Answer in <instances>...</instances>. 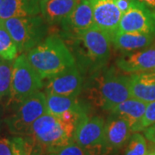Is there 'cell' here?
Masks as SVG:
<instances>
[{
  "label": "cell",
  "instance_id": "1",
  "mask_svg": "<svg viewBox=\"0 0 155 155\" xmlns=\"http://www.w3.org/2000/svg\"><path fill=\"white\" fill-rule=\"evenodd\" d=\"M27 60L42 79L54 77L76 65L75 57L64 41L51 35L26 54Z\"/></svg>",
  "mask_w": 155,
  "mask_h": 155
},
{
  "label": "cell",
  "instance_id": "2",
  "mask_svg": "<svg viewBox=\"0 0 155 155\" xmlns=\"http://www.w3.org/2000/svg\"><path fill=\"white\" fill-rule=\"evenodd\" d=\"M87 97L95 106L104 110L131 98L129 76L122 75L113 68L95 73L87 87Z\"/></svg>",
  "mask_w": 155,
  "mask_h": 155
},
{
  "label": "cell",
  "instance_id": "3",
  "mask_svg": "<svg viewBox=\"0 0 155 155\" xmlns=\"http://www.w3.org/2000/svg\"><path fill=\"white\" fill-rule=\"evenodd\" d=\"M76 126L77 123L46 113L34 122L28 136L47 155L73 141Z\"/></svg>",
  "mask_w": 155,
  "mask_h": 155
},
{
  "label": "cell",
  "instance_id": "4",
  "mask_svg": "<svg viewBox=\"0 0 155 155\" xmlns=\"http://www.w3.org/2000/svg\"><path fill=\"white\" fill-rule=\"evenodd\" d=\"M1 22L14 40L18 53L21 54H26L47 37L48 22L39 15L14 17Z\"/></svg>",
  "mask_w": 155,
  "mask_h": 155
},
{
  "label": "cell",
  "instance_id": "5",
  "mask_svg": "<svg viewBox=\"0 0 155 155\" xmlns=\"http://www.w3.org/2000/svg\"><path fill=\"white\" fill-rule=\"evenodd\" d=\"M44 86L41 77L27 60L25 54H21L13 61L11 92L9 104H20Z\"/></svg>",
  "mask_w": 155,
  "mask_h": 155
},
{
  "label": "cell",
  "instance_id": "6",
  "mask_svg": "<svg viewBox=\"0 0 155 155\" xmlns=\"http://www.w3.org/2000/svg\"><path fill=\"white\" fill-rule=\"evenodd\" d=\"M105 121L100 116H89L86 113L79 118L74 133V141L88 155H109L111 153L104 141Z\"/></svg>",
  "mask_w": 155,
  "mask_h": 155
},
{
  "label": "cell",
  "instance_id": "7",
  "mask_svg": "<svg viewBox=\"0 0 155 155\" xmlns=\"http://www.w3.org/2000/svg\"><path fill=\"white\" fill-rule=\"evenodd\" d=\"M14 113L5 119L8 129L17 136H28L30 127L39 117L47 112L46 96L38 91L23 101Z\"/></svg>",
  "mask_w": 155,
  "mask_h": 155
},
{
  "label": "cell",
  "instance_id": "8",
  "mask_svg": "<svg viewBox=\"0 0 155 155\" xmlns=\"http://www.w3.org/2000/svg\"><path fill=\"white\" fill-rule=\"evenodd\" d=\"M84 50V56L95 70L104 67L110 58L111 36L96 26L81 31L74 37Z\"/></svg>",
  "mask_w": 155,
  "mask_h": 155
},
{
  "label": "cell",
  "instance_id": "9",
  "mask_svg": "<svg viewBox=\"0 0 155 155\" xmlns=\"http://www.w3.org/2000/svg\"><path fill=\"white\" fill-rule=\"evenodd\" d=\"M118 31L155 36V12L135 0L130 10L122 15Z\"/></svg>",
  "mask_w": 155,
  "mask_h": 155
},
{
  "label": "cell",
  "instance_id": "10",
  "mask_svg": "<svg viewBox=\"0 0 155 155\" xmlns=\"http://www.w3.org/2000/svg\"><path fill=\"white\" fill-rule=\"evenodd\" d=\"M45 95L78 97L83 89V78L76 65L66 69L44 83Z\"/></svg>",
  "mask_w": 155,
  "mask_h": 155
},
{
  "label": "cell",
  "instance_id": "11",
  "mask_svg": "<svg viewBox=\"0 0 155 155\" xmlns=\"http://www.w3.org/2000/svg\"><path fill=\"white\" fill-rule=\"evenodd\" d=\"M92 8L95 26L111 37L118 31L122 13L116 0H89Z\"/></svg>",
  "mask_w": 155,
  "mask_h": 155
},
{
  "label": "cell",
  "instance_id": "12",
  "mask_svg": "<svg viewBox=\"0 0 155 155\" xmlns=\"http://www.w3.org/2000/svg\"><path fill=\"white\" fill-rule=\"evenodd\" d=\"M116 67L128 73H141L155 71V47L124 53L116 61Z\"/></svg>",
  "mask_w": 155,
  "mask_h": 155
},
{
  "label": "cell",
  "instance_id": "13",
  "mask_svg": "<svg viewBox=\"0 0 155 155\" xmlns=\"http://www.w3.org/2000/svg\"><path fill=\"white\" fill-rule=\"evenodd\" d=\"M61 23L66 33L72 37H75L81 31L95 26L90 1L80 0L71 14Z\"/></svg>",
  "mask_w": 155,
  "mask_h": 155
},
{
  "label": "cell",
  "instance_id": "14",
  "mask_svg": "<svg viewBox=\"0 0 155 155\" xmlns=\"http://www.w3.org/2000/svg\"><path fill=\"white\" fill-rule=\"evenodd\" d=\"M131 127L127 121L111 114L104 124V141L111 152L121 148L131 136Z\"/></svg>",
  "mask_w": 155,
  "mask_h": 155
},
{
  "label": "cell",
  "instance_id": "15",
  "mask_svg": "<svg viewBox=\"0 0 155 155\" xmlns=\"http://www.w3.org/2000/svg\"><path fill=\"white\" fill-rule=\"evenodd\" d=\"M131 97L149 104L155 101V72L129 75Z\"/></svg>",
  "mask_w": 155,
  "mask_h": 155
},
{
  "label": "cell",
  "instance_id": "16",
  "mask_svg": "<svg viewBox=\"0 0 155 155\" xmlns=\"http://www.w3.org/2000/svg\"><path fill=\"white\" fill-rule=\"evenodd\" d=\"M41 0H4L0 5V20L41 14Z\"/></svg>",
  "mask_w": 155,
  "mask_h": 155
},
{
  "label": "cell",
  "instance_id": "17",
  "mask_svg": "<svg viewBox=\"0 0 155 155\" xmlns=\"http://www.w3.org/2000/svg\"><path fill=\"white\" fill-rule=\"evenodd\" d=\"M111 42L116 49L128 53L151 47L155 42V36L147 34L118 31L111 37Z\"/></svg>",
  "mask_w": 155,
  "mask_h": 155
},
{
  "label": "cell",
  "instance_id": "18",
  "mask_svg": "<svg viewBox=\"0 0 155 155\" xmlns=\"http://www.w3.org/2000/svg\"><path fill=\"white\" fill-rule=\"evenodd\" d=\"M80 0H41V17L47 22L56 23L66 19Z\"/></svg>",
  "mask_w": 155,
  "mask_h": 155
},
{
  "label": "cell",
  "instance_id": "19",
  "mask_svg": "<svg viewBox=\"0 0 155 155\" xmlns=\"http://www.w3.org/2000/svg\"><path fill=\"white\" fill-rule=\"evenodd\" d=\"M147 104L135 98H128L111 109V114L121 117L128 122L131 128L138 123L144 115Z\"/></svg>",
  "mask_w": 155,
  "mask_h": 155
},
{
  "label": "cell",
  "instance_id": "20",
  "mask_svg": "<svg viewBox=\"0 0 155 155\" xmlns=\"http://www.w3.org/2000/svg\"><path fill=\"white\" fill-rule=\"evenodd\" d=\"M47 112L52 116H59L68 111L85 112L84 108L78 100V97H65L58 95H45Z\"/></svg>",
  "mask_w": 155,
  "mask_h": 155
},
{
  "label": "cell",
  "instance_id": "21",
  "mask_svg": "<svg viewBox=\"0 0 155 155\" xmlns=\"http://www.w3.org/2000/svg\"><path fill=\"white\" fill-rule=\"evenodd\" d=\"M18 56V49L14 40L3 23H0V59L13 61Z\"/></svg>",
  "mask_w": 155,
  "mask_h": 155
},
{
  "label": "cell",
  "instance_id": "22",
  "mask_svg": "<svg viewBox=\"0 0 155 155\" xmlns=\"http://www.w3.org/2000/svg\"><path fill=\"white\" fill-rule=\"evenodd\" d=\"M13 61H0V100L10 96Z\"/></svg>",
  "mask_w": 155,
  "mask_h": 155
},
{
  "label": "cell",
  "instance_id": "23",
  "mask_svg": "<svg viewBox=\"0 0 155 155\" xmlns=\"http://www.w3.org/2000/svg\"><path fill=\"white\" fill-rule=\"evenodd\" d=\"M147 152V139L139 132L134 133L128 140L125 155H146Z\"/></svg>",
  "mask_w": 155,
  "mask_h": 155
},
{
  "label": "cell",
  "instance_id": "24",
  "mask_svg": "<svg viewBox=\"0 0 155 155\" xmlns=\"http://www.w3.org/2000/svg\"><path fill=\"white\" fill-rule=\"evenodd\" d=\"M155 124V101L147 104L146 110L140 121L131 128L132 133L144 131L146 128Z\"/></svg>",
  "mask_w": 155,
  "mask_h": 155
},
{
  "label": "cell",
  "instance_id": "25",
  "mask_svg": "<svg viewBox=\"0 0 155 155\" xmlns=\"http://www.w3.org/2000/svg\"><path fill=\"white\" fill-rule=\"evenodd\" d=\"M51 154L53 155H88L84 150L73 140L69 144L63 146L55 150Z\"/></svg>",
  "mask_w": 155,
  "mask_h": 155
},
{
  "label": "cell",
  "instance_id": "26",
  "mask_svg": "<svg viewBox=\"0 0 155 155\" xmlns=\"http://www.w3.org/2000/svg\"><path fill=\"white\" fill-rule=\"evenodd\" d=\"M25 153L26 155H46L42 149L36 143H35L33 140L25 136Z\"/></svg>",
  "mask_w": 155,
  "mask_h": 155
},
{
  "label": "cell",
  "instance_id": "27",
  "mask_svg": "<svg viewBox=\"0 0 155 155\" xmlns=\"http://www.w3.org/2000/svg\"><path fill=\"white\" fill-rule=\"evenodd\" d=\"M13 155H26L25 153V138L16 136L11 139Z\"/></svg>",
  "mask_w": 155,
  "mask_h": 155
},
{
  "label": "cell",
  "instance_id": "28",
  "mask_svg": "<svg viewBox=\"0 0 155 155\" xmlns=\"http://www.w3.org/2000/svg\"><path fill=\"white\" fill-rule=\"evenodd\" d=\"M0 155H13L11 140L0 137Z\"/></svg>",
  "mask_w": 155,
  "mask_h": 155
},
{
  "label": "cell",
  "instance_id": "29",
  "mask_svg": "<svg viewBox=\"0 0 155 155\" xmlns=\"http://www.w3.org/2000/svg\"><path fill=\"white\" fill-rule=\"evenodd\" d=\"M116 5L118 6L119 10L121 11L122 15L130 10V8L133 6L135 0H116Z\"/></svg>",
  "mask_w": 155,
  "mask_h": 155
},
{
  "label": "cell",
  "instance_id": "30",
  "mask_svg": "<svg viewBox=\"0 0 155 155\" xmlns=\"http://www.w3.org/2000/svg\"><path fill=\"white\" fill-rule=\"evenodd\" d=\"M144 136L152 144L155 146V124L150 126L144 130Z\"/></svg>",
  "mask_w": 155,
  "mask_h": 155
},
{
  "label": "cell",
  "instance_id": "31",
  "mask_svg": "<svg viewBox=\"0 0 155 155\" xmlns=\"http://www.w3.org/2000/svg\"><path fill=\"white\" fill-rule=\"evenodd\" d=\"M155 12V0H137Z\"/></svg>",
  "mask_w": 155,
  "mask_h": 155
},
{
  "label": "cell",
  "instance_id": "32",
  "mask_svg": "<svg viewBox=\"0 0 155 155\" xmlns=\"http://www.w3.org/2000/svg\"><path fill=\"white\" fill-rule=\"evenodd\" d=\"M146 155H155V146L149 147V149H147Z\"/></svg>",
  "mask_w": 155,
  "mask_h": 155
},
{
  "label": "cell",
  "instance_id": "33",
  "mask_svg": "<svg viewBox=\"0 0 155 155\" xmlns=\"http://www.w3.org/2000/svg\"><path fill=\"white\" fill-rule=\"evenodd\" d=\"M3 1H4V0H0V5H1V4L3 3Z\"/></svg>",
  "mask_w": 155,
  "mask_h": 155
},
{
  "label": "cell",
  "instance_id": "34",
  "mask_svg": "<svg viewBox=\"0 0 155 155\" xmlns=\"http://www.w3.org/2000/svg\"><path fill=\"white\" fill-rule=\"evenodd\" d=\"M0 123H1V112H0Z\"/></svg>",
  "mask_w": 155,
  "mask_h": 155
},
{
  "label": "cell",
  "instance_id": "35",
  "mask_svg": "<svg viewBox=\"0 0 155 155\" xmlns=\"http://www.w3.org/2000/svg\"><path fill=\"white\" fill-rule=\"evenodd\" d=\"M47 155H53V154H51V153H49V154H47Z\"/></svg>",
  "mask_w": 155,
  "mask_h": 155
},
{
  "label": "cell",
  "instance_id": "36",
  "mask_svg": "<svg viewBox=\"0 0 155 155\" xmlns=\"http://www.w3.org/2000/svg\"><path fill=\"white\" fill-rule=\"evenodd\" d=\"M0 23H1V20H0Z\"/></svg>",
  "mask_w": 155,
  "mask_h": 155
},
{
  "label": "cell",
  "instance_id": "37",
  "mask_svg": "<svg viewBox=\"0 0 155 155\" xmlns=\"http://www.w3.org/2000/svg\"><path fill=\"white\" fill-rule=\"evenodd\" d=\"M0 61H1V59H0Z\"/></svg>",
  "mask_w": 155,
  "mask_h": 155
},
{
  "label": "cell",
  "instance_id": "38",
  "mask_svg": "<svg viewBox=\"0 0 155 155\" xmlns=\"http://www.w3.org/2000/svg\"><path fill=\"white\" fill-rule=\"evenodd\" d=\"M153 72H155V71H153Z\"/></svg>",
  "mask_w": 155,
  "mask_h": 155
}]
</instances>
